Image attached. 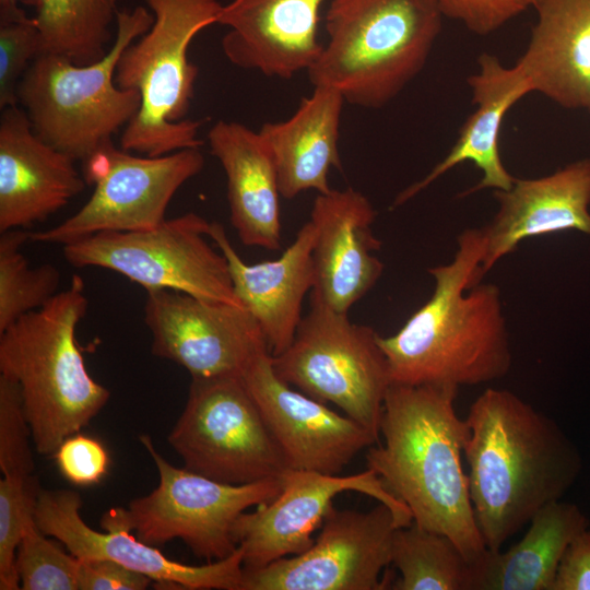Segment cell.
<instances>
[{"label": "cell", "instance_id": "cell-25", "mask_svg": "<svg viewBox=\"0 0 590 590\" xmlns=\"http://www.w3.org/2000/svg\"><path fill=\"white\" fill-rule=\"evenodd\" d=\"M208 140L226 175L229 219L238 238L245 246L279 250L282 196L261 135L243 123L219 120Z\"/></svg>", "mask_w": 590, "mask_h": 590}, {"label": "cell", "instance_id": "cell-35", "mask_svg": "<svg viewBox=\"0 0 590 590\" xmlns=\"http://www.w3.org/2000/svg\"><path fill=\"white\" fill-rule=\"evenodd\" d=\"M442 16L461 22L470 32L486 36L533 8L535 0H433Z\"/></svg>", "mask_w": 590, "mask_h": 590}, {"label": "cell", "instance_id": "cell-15", "mask_svg": "<svg viewBox=\"0 0 590 590\" xmlns=\"http://www.w3.org/2000/svg\"><path fill=\"white\" fill-rule=\"evenodd\" d=\"M82 499L70 489H40L35 508L38 528L63 543L76 558L110 559L148 576L163 586L189 590H239L243 551L237 547L228 557L204 565H186L166 557L154 545L131 534L123 508L106 511L101 526L90 528L80 515Z\"/></svg>", "mask_w": 590, "mask_h": 590}, {"label": "cell", "instance_id": "cell-20", "mask_svg": "<svg viewBox=\"0 0 590 590\" xmlns=\"http://www.w3.org/2000/svg\"><path fill=\"white\" fill-rule=\"evenodd\" d=\"M327 0H232L222 5L216 24L225 57L236 67L266 76L290 79L308 70L322 46L320 10Z\"/></svg>", "mask_w": 590, "mask_h": 590}, {"label": "cell", "instance_id": "cell-19", "mask_svg": "<svg viewBox=\"0 0 590 590\" xmlns=\"http://www.w3.org/2000/svg\"><path fill=\"white\" fill-rule=\"evenodd\" d=\"M74 158L40 139L19 105L0 117V233L46 220L86 187Z\"/></svg>", "mask_w": 590, "mask_h": 590}, {"label": "cell", "instance_id": "cell-22", "mask_svg": "<svg viewBox=\"0 0 590 590\" xmlns=\"http://www.w3.org/2000/svg\"><path fill=\"white\" fill-rule=\"evenodd\" d=\"M209 238L225 256L235 294L253 316L275 356L291 344L303 318V302L315 283L312 249L316 231L308 220L274 260L246 263L224 226L211 222Z\"/></svg>", "mask_w": 590, "mask_h": 590}, {"label": "cell", "instance_id": "cell-18", "mask_svg": "<svg viewBox=\"0 0 590 590\" xmlns=\"http://www.w3.org/2000/svg\"><path fill=\"white\" fill-rule=\"evenodd\" d=\"M376 216L368 198L352 188L318 193L312 203L315 283L310 294L339 312L347 314L384 272L376 256L381 247L373 232Z\"/></svg>", "mask_w": 590, "mask_h": 590}, {"label": "cell", "instance_id": "cell-14", "mask_svg": "<svg viewBox=\"0 0 590 590\" xmlns=\"http://www.w3.org/2000/svg\"><path fill=\"white\" fill-rule=\"evenodd\" d=\"M146 294L144 323L152 354L180 365L191 379L243 377L270 353L261 328L243 306L173 290Z\"/></svg>", "mask_w": 590, "mask_h": 590}, {"label": "cell", "instance_id": "cell-16", "mask_svg": "<svg viewBox=\"0 0 590 590\" xmlns=\"http://www.w3.org/2000/svg\"><path fill=\"white\" fill-rule=\"evenodd\" d=\"M281 479L282 488L272 500L241 514L234 524L244 569L262 568L306 552L315 542L312 533L321 528L334 497L342 492H358L387 505L403 527L413 521L410 509L370 469L345 476L288 469Z\"/></svg>", "mask_w": 590, "mask_h": 590}, {"label": "cell", "instance_id": "cell-39", "mask_svg": "<svg viewBox=\"0 0 590 590\" xmlns=\"http://www.w3.org/2000/svg\"><path fill=\"white\" fill-rule=\"evenodd\" d=\"M43 0H0V15H9L22 10V5L39 8Z\"/></svg>", "mask_w": 590, "mask_h": 590}, {"label": "cell", "instance_id": "cell-27", "mask_svg": "<svg viewBox=\"0 0 590 590\" xmlns=\"http://www.w3.org/2000/svg\"><path fill=\"white\" fill-rule=\"evenodd\" d=\"M529 523L507 551L487 548L471 562V590H552L563 553L588 529L589 520L577 505L559 499L541 508Z\"/></svg>", "mask_w": 590, "mask_h": 590}, {"label": "cell", "instance_id": "cell-11", "mask_svg": "<svg viewBox=\"0 0 590 590\" xmlns=\"http://www.w3.org/2000/svg\"><path fill=\"white\" fill-rule=\"evenodd\" d=\"M167 440L185 469L222 483L276 479L290 469L243 377L191 379Z\"/></svg>", "mask_w": 590, "mask_h": 590}, {"label": "cell", "instance_id": "cell-28", "mask_svg": "<svg viewBox=\"0 0 590 590\" xmlns=\"http://www.w3.org/2000/svg\"><path fill=\"white\" fill-rule=\"evenodd\" d=\"M119 0H43L34 16L42 52L88 64L110 48Z\"/></svg>", "mask_w": 590, "mask_h": 590}, {"label": "cell", "instance_id": "cell-36", "mask_svg": "<svg viewBox=\"0 0 590 590\" xmlns=\"http://www.w3.org/2000/svg\"><path fill=\"white\" fill-rule=\"evenodd\" d=\"M54 458L63 477L79 486L101 482L110 464L104 445L96 438L79 433L67 437L55 451Z\"/></svg>", "mask_w": 590, "mask_h": 590}, {"label": "cell", "instance_id": "cell-2", "mask_svg": "<svg viewBox=\"0 0 590 590\" xmlns=\"http://www.w3.org/2000/svg\"><path fill=\"white\" fill-rule=\"evenodd\" d=\"M453 259L427 269L434 291L390 337H379L391 384L476 386L511 367L499 287L481 283L482 228L458 235Z\"/></svg>", "mask_w": 590, "mask_h": 590}, {"label": "cell", "instance_id": "cell-32", "mask_svg": "<svg viewBox=\"0 0 590 590\" xmlns=\"http://www.w3.org/2000/svg\"><path fill=\"white\" fill-rule=\"evenodd\" d=\"M40 489L35 476L7 475L0 480V589H21L16 551L26 526L35 519Z\"/></svg>", "mask_w": 590, "mask_h": 590}, {"label": "cell", "instance_id": "cell-24", "mask_svg": "<svg viewBox=\"0 0 590 590\" xmlns=\"http://www.w3.org/2000/svg\"><path fill=\"white\" fill-rule=\"evenodd\" d=\"M536 21L516 64L539 92L590 116V0H535Z\"/></svg>", "mask_w": 590, "mask_h": 590}, {"label": "cell", "instance_id": "cell-38", "mask_svg": "<svg viewBox=\"0 0 590 590\" xmlns=\"http://www.w3.org/2000/svg\"><path fill=\"white\" fill-rule=\"evenodd\" d=\"M552 590H590V531L576 535L558 563Z\"/></svg>", "mask_w": 590, "mask_h": 590}, {"label": "cell", "instance_id": "cell-17", "mask_svg": "<svg viewBox=\"0 0 590 590\" xmlns=\"http://www.w3.org/2000/svg\"><path fill=\"white\" fill-rule=\"evenodd\" d=\"M243 380L290 469L339 474L378 440L356 421L282 381L270 353L258 357Z\"/></svg>", "mask_w": 590, "mask_h": 590}, {"label": "cell", "instance_id": "cell-21", "mask_svg": "<svg viewBox=\"0 0 590 590\" xmlns=\"http://www.w3.org/2000/svg\"><path fill=\"white\" fill-rule=\"evenodd\" d=\"M493 196L498 210L482 227V276L524 239L569 229L590 236V157L543 177L515 178L509 189Z\"/></svg>", "mask_w": 590, "mask_h": 590}, {"label": "cell", "instance_id": "cell-34", "mask_svg": "<svg viewBox=\"0 0 590 590\" xmlns=\"http://www.w3.org/2000/svg\"><path fill=\"white\" fill-rule=\"evenodd\" d=\"M32 432L17 382L0 374V470L7 475H32Z\"/></svg>", "mask_w": 590, "mask_h": 590}, {"label": "cell", "instance_id": "cell-3", "mask_svg": "<svg viewBox=\"0 0 590 590\" xmlns=\"http://www.w3.org/2000/svg\"><path fill=\"white\" fill-rule=\"evenodd\" d=\"M452 385L391 384L384 403V444L368 447L367 469L411 511L417 526L450 538L469 562L486 550L461 456L469 428Z\"/></svg>", "mask_w": 590, "mask_h": 590}, {"label": "cell", "instance_id": "cell-4", "mask_svg": "<svg viewBox=\"0 0 590 590\" xmlns=\"http://www.w3.org/2000/svg\"><path fill=\"white\" fill-rule=\"evenodd\" d=\"M87 305L84 281L74 274L64 291L0 333V374L17 382L32 441L42 456H54L110 397L87 371L76 343Z\"/></svg>", "mask_w": 590, "mask_h": 590}, {"label": "cell", "instance_id": "cell-29", "mask_svg": "<svg viewBox=\"0 0 590 590\" xmlns=\"http://www.w3.org/2000/svg\"><path fill=\"white\" fill-rule=\"evenodd\" d=\"M394 590H471V562L455 542L412 521L393 534Z\"/></svg>", "mask_w": 590, "mask_h": 590}, {"label": "cell", "instance_id": "cell-5", "mask_svg": "<svg viewBox=\"0 0 590 590\" xmlns=\"http://www.w3.org/2000/svg\"><path fill=\"white\" fill-rule=\"evenodd\" d=\"M433 0H330L328 42L307 70L314 86L378 109L422 71L441 30Z\"/></svg>", "mask_w": 590, "mask_h": 590}, {"label": "cell", "instance_id": "cell-10", "mask_svg": "<svg viewBox=\"0 0 590 590\" xmlns=\"http://www.w3.org/2000/svg\"><path fill=\"white\" fill-rule=\"evenodd\" d=\"M139 439L157 468L158 484L150 494L131 500L123 516L137 538L148 544L179 539L208 563L224 559L238 547L233 529L239 516L269 503L282 488L281 477L236 485L176 468L156 450L149 435Z\"/></svg>", "mask_w": 590, "mask_h": 590}, {"label": "cell", "instance_id": "cell-26", "mask_svg": "<svg viewBox=\"0 0 590 590\" xmlns=\"http://www.w3.org/2000/svg\"><path fill=\"white\" fill-rule=\"evenodd\" d=\"M342 94L330 86H314L292 117L267 122L258 131L276 169L281 196L293 199L315 190L327 193L331 168H341L339 153Z\"/></svg>", "mask_w": 590, "mask_h": 590}, {"label": "cell", "instance_id": "cell-37", "mask_svg": "<svg viewBox=\"0 0 590 590\" xmlns=\"http://www.w3.org/2000/svg\"><path fill=\"white\" fill-rule=\"evenodd\" d=\"M152 580L110 559H80L78 590H143Z\"/></svg>", "mask_w": 590, "mask_h": 590}, {"label": "cell", "instance_id": "cell-23", "mask_svg": "<svg viewBox=\"0 0 590 590\" xmlns=\"http://www.w3.org/2000/svg\"><path fill=\"white\" fill-rule=\"evenodd\" d=\"M479 69L468 78L472 90V104L475 110L462 125L459 137L435 167L421 180L402 190L392 206H399L411 200L457 165L471 162L483 176L480 182L461 192L463 198L473 192L491 188L507 190L514 181L503 164L499 152V133L503 119L509 109L522 97L533 92L529 79L521 69L514 64L506 68L498 57L483 52L477 57Z\"/></svg>", "mask_w": 590, "mask_h": 590}, {"label": "cell", "instance_id": "cell-33", "mask_svg": "<svg viewBox=\"0 0 590 590\" xmlns=\"http://www.w3.org/2000/svg\"><path fill=\"white\" fill-rule=\"evenodd\" d=\"M42 54L34 17L24 10L0 16V109L19 105L17 88L24 73Z\"/></svg>", "mask_w": 590, "mask_h": 590}, {"label": "cell", "instance_id": "cell-30", "mask_svg": "<svg viewBox=\"0 0 590 590\" xmlns=\"http://www.w3.org/2000/svg\"><path fill=\"white\" fill-rule=\"evenodd\" d=\"M27 240L30 232L21 228L0 235V333L59 293L58 268L49 263L30 267L21 251Z\"/></svg>", "mask_w": 590, "mask_h": 590}, {"label": "cell", "instance_id": "cell-9", "mask_svg": "<svg viewBox=\"0 0 590 590\" xmlns=\"http://www.w3.org/2000/svg\"><path fill=\"white\" fill-rule=\"evenodd\" d=\"M211 222L194 212L133 232H103L62 246L73 267L115 271L145 291L173 290L243 306L225 256L206 240ZM244 307V306H243Z\"/></svg>", "mask_w": 590, "mask_h": 590}, {"label": "cell", "instance_id": "cell-12", "mask_svg": "<svg viewBox=\"0 0 590 590\" xmlns=\"http://www.w3.org/2000/svg\"><path fill=\"white\" fill-rule=\"evenodd\" d=\"M203 167L199 149L146 156L109 141L83 161L82 175L95 186L86 203L60 224L31 232L30 240L64 246L103 232L153 228L179 188Z\"/></svg>", "mask_w": 590, "mask_h": 590}, {"label": "cell", "instance_id": "cell-6", "mask_svg": "<svg viewBox=\"0 0 590 590\" xmlns=\"http://www.w3.org/2000/svg\"><path fill=\"white\" fill-rule=\"evenodd\" d=\"M153 12L150 30L131 43L117 63L115 82L140 95V107L125 127L120 148L162 156L199 149L202 120L187 119L198 67L189 46L203 28L216 24L219 0H145Z\"/></svg>", "mask_w": 590, "mask_h": 590}, {"label": "cell", "instance_id": "cell-8", "mask_svg": "<svg viewBox=\"0 0 590 590\" xmlns=\"http://www.w3.org/2000/svg\"><path fill=\"white\" fill-rule=\"evenodd\" d=\"M379 337L310 294L309 309L291 344L271 355L272 367L282 381L337 405L378 438L391 385Z\"/></svg>", "mask_w": 590, "mask_h": 590}, {"label": "cell", "instance_id": "cell-31", "mask_svg": "<svg viewBox=\"0 0 590 590\" xmlns=\"http://www.w3.org/2000/svg\"><path fill=\"white\" fill-rule=\"evenodd\" d=\"M15 567L23 590H78L79 558L49 540L35 519L20 541Z\"/></svg>", "mask_w": 590, "mask_h": 590}, {"label": "cell", "instance_id": "cell-13", "mask_svg": "<svg viewBox=\"0 0 590 590\" xmlns=\"http://www.w3.org/2000/svg\"><path fill=\"white\" fill-rule=\"evenodd\" d=\"M403 527L385 504L369 511L327 512L321 531L304 553L262 568L243 569L239 590H380L391 563L394 531Z\"/></svg>", "mask_w": 590, "mask_h": 590}, {"label": "cell", "instance_id": "cell-7", "mask_svg": "<svg viewBox=\"0 0 590 590\" xmlns=\"http://www.w3.org/2000/svg\"><path fill=\"white\" fill-rule=\"evenodd\" d=\"M154 16L145 8L118 11L115 38L107 54L88 64L42 52L17 88L19 104L34 132L46 143L84 161L111 141L140 107V95L115 82L123 50L146 33Z\"/></svg>", "mask_w": 590, "mask_h": 590}, {"label": "cell", "instance_id": "cell-1", "mask_svg": "<svg viewBox=\"0 0 590 590\" xmlns=\"http://www.w3.org/2000/svg\"><path fill=\"white\" fill-rule=\"evenodd\" d=\"M469 493L485 545L498 551L582 468L576 445L551 417L507 389L487 388L464 418Z\"/></svg>", "mask_w": 590, "mask_h": 590}]
</instances>
